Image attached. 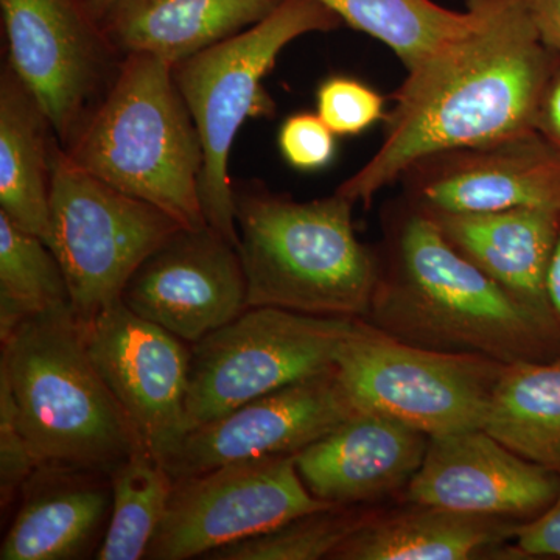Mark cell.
I'll use <instances>...</instances> for the list:
<instances>
[{
    "label": "cell",
    "instance_id": "obj_32",
    "mask_svg": "<svg viewBox=\"0 0 560 560\" xmlns=\"http://www.w3.org/2000/svg\"><path fill=\"white\" fill-rule=\"evenodd\" d=\"M536 131L560 153V62L541 94Z\"/></svg>",
    "mask_w": 560,
    "mask_h": 560
},
{
    "label": "cell",
    "instance_id": "obj_27",
    "mask_svg": "<svg viewBox=\"0 0 560 560\" xmlns=\"http://www.w3.org/2000/svg\"><path fill=\"white\" fill-rule=\"evenodd\" d=\"M375 510L331 506L300 515L278 528L209 552L208 560L330 559Z\"/></svg>",
    "mask_w": 560,
    "mask_h": 560
},
{
    "label": "cell",
    "instance_id": "obj_19",
    "mask_svg": "<svg viewBox=\"0 0 560 560\" xmlns=\"http://www.w3.org/2000/svg\"><path fill=\"white\" fill-rule=\"evenodd\" d=\"M0 548L2 560L83 558L108 528L110 475L94 470L36 469Z\"/></svg>",
    "mask_w": 560,
    "mask_h": 560
},
{
    "label": "cell",
    "instance_id": "obj_22",
    "mask_svg": "<svg viewBox=\"0 0 560 560\" xmlns=\"http://www.w3.org/2000/svg\"><path fill=\"white\" fill-rule=\"evenodd\" d=\"M58 138L9 65L0 75V212L46 242Z\"/></svg>",
    "mask_w": 560,
    "mask_h": 560
},
{
    "label": "cell",
    "instance_id": "obj_7",
    "mask_svg": "<svg viewBox=\"0 0 560 560\" xmlns=\"http://www.w3.org/2000/svg\"><path fill=\"white\" fill-rule=\"evenodd\" d=\"M179 228L164 210L73 164L58 143L46 245L65 271L80 324L120 301L140 264Z\"/></svg>",
    "mask_w": 560,
    "mask_h": 560
},
{
    "label": "cell",
    "instance_id": "obj_6",
    "mask_svg": "<svg viewBox=\"0 0 560 560\" xmlns=\"http://www.w3.org/2000/svg\"><path fill=\"white\" fill-rule=\"evenodd\" d=\"M342 21L319 0H283L267 20L180 61L173 77L200 132L205 165L202 215L235 248L241 245L230 175L232 145L250 117L270 116L264 79L289 44L330 32Z\"/></svg>",
    "mask_w": 560,
    "mask_h": 560
},
{
    "label": "cell",
    "instance_id": "obj_13",
    "mask_svg": "<svg viewBox=\"0 0 560 560\" xmlns=\"http://www.w3.org/2000/svg\"><path fill=\"white\" fill-rule=\"evenodd\" d=\"M399 180L401 197L427 213L560 210V153L537 131L429 154Z\"/></svg>",
    "mask_w": 560,
    "mask_h": 560
},
{
    "label": "cell",
    "instance_id": "obj_1",
    "mask_svg": "<svg viewBox=\"0 0 560 560\" xmlns=\"http://www.w3.org/2000/svg\"><path fill=\"white\" fill-rule=\"evenodd\" d=\"M475 25L408 70L381 149L337 194L370 208L420 158L536 131L560 54L541 40L525 0H466Z\"/></svg>",
    "mask_w": 560,
    "mask_h": 560
},
{
    "label": "cell",
    "instance_id": "obj_29",
    "mask_svg": "<svg viewBox=\"0 0 560 560\" xmlns=\"http://www.w3.org/2000/svg\"><path fill=\"white\" fill-rule=\"evenodd\" d=\"M278 145L290 167L300 172H318L334 162L337 135L318 114L296 113L280 125Z\"/></svg>",
    "mask_w": 560,
    "mask_h": 560
},
{
    "label": "cell",
    "instance_id": "obj_26",
    "mask_svg": "<svg viewBox=\"0 0 560 560\" xmlns=\"http://www.w3.org/2000/svg\"><path fill=\"white\" fill-rule=\"evenodd\" d=\"M65 305L68 280L54 250L0 212V341L32 316Z\"/></svg>",
    "mask_w": 560,
    "mask_h": 560
},
{
    "label": "cell",
    "instance_id": "obj_34",
    "mask_svg": "<svg viewBox=\"0 0 560 560\" xmlns=\"http://www.w3.org/2000/svg\"><path fill=\"white\" fill-rule=\"evenodd\" d=\"M547 294L556 326L560 331V232L555 254H552L550 271H548Z\"/></svg>",
    "mask_w": 560,
    "mask_h": 560
},
{
    "label": "cell",
    "instance_id": "obj_5",
    "mask_svg": "<svg viewBox=\"0 0 560 560\" xmlns=\"http://www.w3.org/2000/svg\"><path fill=\"white\" fill-rule=\"evenodd\" d=\"M73 164L180 226H206L200 186L205 151L173 66L128 54L113 86L65 147Z\"/></svg>",
    "mask_w": 560,
    "mask_h": 560
},
{
    "label": "cell",
    "instance_id": "obj_12",
    "mask_svg": "<svg viewBox=\"0 0 560 560\" xmlns=\"http://www.w3.org/2000/svg\"><path fill=\"white\" fill-rule=\"evenodd\" d=\"M80 326L95 370L143 447L164 458L186 434L191 345L136 315L121 300Z\"/></svg>",
    "mask_w": 560,
    "mask_h": 560
},
{
    "label": "cell",
    "instance_id": "obj_16",
    "mask_svg": "<svg viewBox=\"0 0 560 560\" xmlns=\"http://www.w3.org/2000/svg\"><path fill=\"white\" fill-rule=\"evenodd\" d=\"M559 493V474L477 429L431 436L404 501L525 523L550 510Z\"/></svg>",
    "mask_w": 560,
    "mask_h": 560
},
{
    "label": "cell",
    "instance_id": "obj_17",
    "mask_svg": "<svg viewBox=\"0 0 560 560\" xmlns=\"http://www.w3.org/2000/svg\"><path fill=\"white\" fill-rule=\"evenodd\" d=\"M430 436L399 420L355 411L294 455L305 488L334 506H361L404 493Z\"/></svg>",
    "mask_w": 560,
    "mask_h": 560
},
{
    "label": "cell",
    "instance_id": "obj_4",
    "mask_svg": "<svg viewBox=\"0 0 560 560\" xmlns=\"http://www.w3.org/2000/svg\"><path fill=\"white\" fill-rule=\"evenodd\" d=\"M0 377L36 469L110 475L143 447L95 370L70 305L32 316L2 341Z\"/></svg>",
    "mask_w": 560,
    "mask_h": 560
},
{
    "label": "cell",
    "instance_id": "obj_28",
    "mask_svg": "<svg viewBox=\"0 0 560 560\" xmlns=\"http://www.w3.org/2000/svg\"><path fill=\"white\" fill-rule=\"evenodd\" d=\"M386 101L370 84L331 75L316 91V114L337 136H359L385 120Z\"/></svg>",
    "mask_w": 560,
    "mask_h": 560
},
{
    "label": "cell",
    "instance_id": "obj_2",
    "mask_svg": "<svg viewBox=\"0 0 560 560\" xmlns=\"http://www.w3.org/2000/svg\"><path fill=\"white\" fill-rule=\"evenodd\" d=\"M378 279L366 320L418 348L503 364L560 357V331L458 253L404 197L383 217Z\"/></svg>",
    "mask_w": 560,
    "mask_h": 560
},
{
    "label": "cell",
    "instance_id": "obj_8",
    "mask_svg": "<svg viewBox=\"0 0 560 560\" xmlns=\"http://www.w3.org/2000/svg\"><path fill=\"white\" fill-rule=\"evenodd\" d=\"M359 319L249 307L191 345L186 433L246 401L335 370Z\"/></svg>",
    "mask_w": 560,
    "mask_h": 560
},
{
    "label": "cell",
    "instance_id": "obj_21",
    "mask_svg": "<svg viewBox=\"0 0 560 560\" xmlns=\"http://www.w3.org/2000/svg\"><path fill=\"white\" fill-rule=\"evenodd\" d=\"M283 0H125L103 27L124 55L180 61L259 24Z\"/></svg>",
    "mask_w": 560,
    "mask_h": 560
},
{
    "label": "cell",
    "instance_id": "obj_24",
    "mask_svg": "<svg viewBox=\"0 0 560 560\" xmlns=\"http://www.w3.org/2000/svg\"><path fill=\"white\" fill-rule=\"evenodd\" d=\"M353 31L388 46L405 66L418 68L466 35L474 11H453L433 0H319Z\"/></svg>",
    "mask_w": 560,
    "mask_h": 560
},
{
    "label": "cell",
    "instance_id": "obj_14",
    "mask_svg": "<svg viewBox=\"0 0 560 560\" xmlns=\"http://www.w3.org/2000/svg\"><path fill=\"white\" fill-rule=\"evenodd\" d=\"M238 249L206 224L179 228L140 264L121 301L195 345L248 308Z\"/></svg>",
    "mask_w": 560,
    "mask_h": 560
},
{
    "label": "cell",
    "instance_id": "obj_31",
    "mask_svg": "<svg viewBox=\"0 0 560 560\" xmlns=\"http://www.w3.org/2000/svg\"><path fill=\"white\" fill-rule=\"evenodd\" d=\"M514 541L525 559H560V493L550 510L534 521L522 523Z\"/></svg>",
    "mask_w": 560,
    "mask_h": 560
},
{
    "label": "cell",
    "instance_id": "obj_25",
    "mask_svg": "<svg viewBox=\"0 0 560 560\" xmlns=\"http://www.w3.org/2000/svg\"><path fill=\"white\" fill-rule=\"evenodd\" d=\"M173 477L145 447L110 471L113 510L97 560L145 559L173 489Z\"/></svg>",
    "mask_w": 560,
    "mask_h": 560
},
{
    "label": "cell",
    "instance_id": "obj_3",
    "mask_svg": "<svg viewBox=\"0 0 560 560\" xmlns=\"http://www.w3.org/2000/svg\"><path fill=\"white\" fill-rule=\"evenodd\" d=\"M232 189L248 308L366 318L378 256L357 237L355 202L337 191L296 201L257 183Z\"/></svg>",
    "mask_w": 560,
    "mask_h": 560
},
{
    "label": "cell",
    "instance_id": "obj_10",
    "mask_svg": "<svg viewBox=\"0 0 560 560\" xmlns=\"http://www.w3.org/2000/svg\"><path fill=\"white\" fill-rule=\"evenodd\" d=\"M9 61L62 149L119 73L121 54L90 0H0Z\"/></svg>",
    "mask_w": 560,
    "mask_h": 560
},
{
    "label": "cell",
    "instance_id": "obj_35",
    "mask_svg": "<svg viewBox=\"0 0 560 560\" xmlns=\"http://www.w3.org/2000/svg\"><path fill=\"white\" fill-rule=\"evenodd\" d=\"M121 2H125V0H90L92 10L102 21L105 20L106 14H109Z\"/></svg>",
    "mask_w": 560,
    "mask_h": 560
},
{
    "label": "cell",
    "instance_id": "obj_33",
    "mask_svg": "<svg viewBox=\"0 0 560 560\" xmlns=\"http://www.w3.org/2000/svg\"><path fill=\"white\" fill-rule=\"evenodd\" d=\"M541 40L560 54V0H525Z\"/></svg>",
    "mask_w": 560,
    "mask_h": 560
},
{
    "label": "cell",
    "instance_id": "obj_20",
    "mask_svg": "<svg viewBox=\"0 0 560 560\" xmlns=\"http://www.w3.org/2000/svg\"><path fill=\"white\" fill-rule=\"evenodd\" d=\"M393 512L374 511L348 540L342 541L331 560H470L486 555H514L522 522L482 517L408 503Z\"/></svg>",
    "mask_w": 560,
    "mask_h": 560
},
{
    "label": "cell",
    "instance_id": "obj_15",
    "mask_svg": "<svg viewBox=\"0 0 560 560\" xmlns=\"http://www.w3.org/2000/svg\"><path fill=\"white\" fill-rule=\"evenodd\" d=\"M355 411L334 370L202 423L160 460L176 480L238 460L296 455Z\"/></svg>",
    "mask_w": 560,
    "mask_h": 560
},
{
    "label": "cell",
    "instance_id": "obj_11",
    "mask_svg": "<svg viewBox=\"0 0 560 560\" xmlns=\"http://www.w3.org/2000/svg\"><path fill=\"white\" fill-rule=\"evenodd\" d=\"M334 504L313 497L294 455L238 460L176 478L145 559L187 560Z\"/></svg>",
    "mask_w": 560,
    "mask_h": 560
},
{
    "label": "cell",
    "instance_id": "obj_18",
    "mask_svg": "<svg viewBox=\"0 0 560 560\" xmlns=\"http://www.w3.org/2000/svg\"><path fill=\"white\" fill-rule=\"evenodd\" d=\"M427 215L467 260L514 300L556 324L548 304L547 279L559 238L560 210L521 208Z\"/></svg>",
    "mask_w": 560,
    "mask_h": 560
},
{
    "label": "cell",
    "instance_id": "obj_23",
    "mask_svg": "<svg viewBox=\"0 0 560 560\" xmlns=\"http://www.w3.org/2000/svg\"><path fill=\"white\" fill-rule=\"evenodd\" d=\"M482 430L522 458L560 475V357L506 364Z\"/></svg>",
    "mask_w": 560,
    "mask_h": 560
},
{
    "label": "cell",
    "instance_id": "obj_30",
    "mask_svg": "<svg viewBox=\"0 0 560 560\" xmlns=\"http://www.w3.org/2000/svg\"><path fill=\"white\" fill-rule=\"evenodd\" d=\"M36 464L18 422L16 407L5 378L0 377V499L2 510L20 495Z\"/></svg>",
    "mask_w": 560,
    "mask_h": 560
},
{
    "label": "cell",
    "instance_id": "obj_9",
    "mask_svg": "<svg viewBox=\"0 0 560 560\" xmlns=\"http://www.w3.org/2000/svg\"><path fill=\"white\" fill-rule=\"evenodd\" d=\"M504 366L488 357L407 345L359 319L335 371L357 410L431 438L482 429Z\"/></svg>",
    "mask_w": 560,
    "mask_h": 560
}]
</instances>
